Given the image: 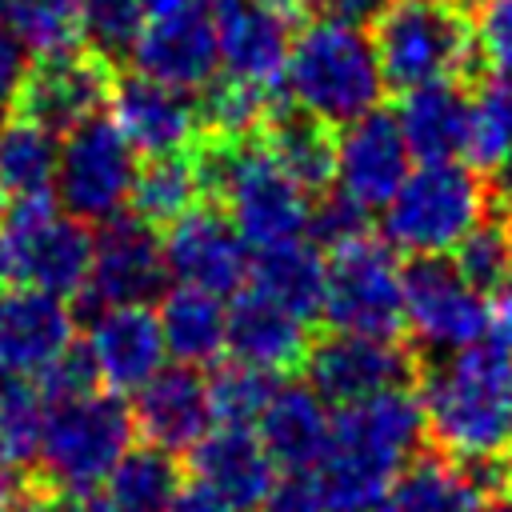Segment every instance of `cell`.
Here are the masks:
<instances>
[{
    "label": "cell",
    "instance_id": "6da1fadb",
    "mask_svg": "<svg viewBox=\"0 0 512 512\" xmlns=\"http://www.w3.org/2000/svg\"><path fill=\"white\" fill-rule=\"evenodd\" d=\"M424 436L448 460L512 456V340L496 328L456 352L416 360Z\"/></svg>",
    "mask_w": 512,
    "mask_h": 512
},
{
    "label": "cell",
    "instance_id": "7a4b0ae2",
    "mask_svg": "<svg viewBox=\"0 0 512 512\" xmlns=\"http://www.w3.org/2000/svg\"><path fill=\"white\" fill-rule=\"evenodd\" d=\"M424 448V412L416 388H388L332 412L328 444L312 480L328 512H376L392 480Z\"/></svg>",
    "mask_w": 512,
    "mask_h": 512
},
{
    "label": "cell",
    "instance_id": "3957f363",
    "mask_svg": "<svg viewBox=\"0 0 512 512\" xmlns=\"http://www.w3.org/2000/svg\"><path fill=\"white\" fill-rule=\"evenodd\" d=\"M204 200L220 204L236 224L244 244L268 248L304 236L312 192H304L264 148L260 132L252 136H200L192 144Z\"/></svg>",
    "mask_w": 512,
    "mask_h": 512
},
{
    "label": "cell",
    "instance_id": "277c9868",
    "mask_svg": "<svg viewBox=\"0 0 512 512\" xmlns=\"http://www.w3.org/2000/svg\"><path fill=\"white\" fill-rule=\"evenodd\" d=\"M280 88L288 96V108L328 128L364 116L384 96L372 36L364 32V24L348 16H312L288 44Z\"/></svg>",
    "mask_w": 512,
    "mask_h": 512
},
{
    "label": "cell",
    "instance_id": "5b68a950",
    "mask_svg": "<svg viewBox=\"0 0 512 512\" xmlns=\"http://www.w3.org/2000/svg\"><path fill=\"white\" fill-rule=\"evenodd\" d=\"M136 444L132 408L108 388H84L44 400L36 440V484L60 500L88 496L112 472V464Z\"/></svg>",
    "mask_w": 512,
    "mask_h": 512
},
{
    "label": "cell",
    "instance_id": "8992f818",
    "mask_svg": "<svg viewBox=\"0 0 512 512\" xmlns=\"http://www.w3.org/2000/svg\"><path fill=\"white\" fill-rule=\"evenodd\" d=\"M488 184L464 160H416L380 208V232L400 256H448L484 216Z\"/></svg>",
    "mask_w": 512,
    "mask_h": 512
},
{
    "label": "cell",
    "instance_id": "52a82bcc",
    "mask_svg": "<svg viewBox=\"0 0 512 512\" xmlns=\"http://www.w3.org/2000/svg\"><path fill=\"white\" fill-rule=\"evenodd\" d=\"M368 36L384 88L396 92L432 80H460L476 64L464 0H384Z\"/></svg>",
    "mask_w": 512,
    "mask_h": 512
},
{
    "label": "cell",
    "instance_id": "ba28073f",
    "mask_svg": "<svg viewBox=\"0 0 512 512\" xmlns=\"http://www.w3.org/2000/svg\"><path fill=\"white\" fill-rule=\"evenodd\" d=\"M92 260V228L48 196L0 204V284H24L72 300Z\"/></svg>",
    "mask_w": 512,
    "mask_h": 512
},
{
    "label": "cell",
    "instance_id": "9c48e42d",
    "mask_svg": "<svg viewBox=\"0 0 512 512\" xmlns=\"http://www.w3.org/2000/svg\"><path fill=\"white\" fill-rule=\"evenodd\" d=\"M400 252L380 236H356L324 252V304L320 320L332 332L396 340L404 328Z\"/></svg>",
    "mask_w": 512,
    "mask_h": 512
},
{
    "label": "cell",
    "instance_id": "30bf717a",
    "mask_svg": "<svg viewBox=\"0 0 512 512\" xmlns=\"http://www.w3.org/2000/svg\"><path fill=\"white\" fill-rule=\"evenodd\" d=\"M136 168H140V152L112 124V116L96 112L60 136L56 176H52L56 208L96 228L128 208Z\"/></svg>",
    "mask_w": 512,
    "mask_h": 512
},
{
    "label": "cell",
    "instance_id": "8fae6325",
    "mask_svg": "<svg viewBox=\"0 0 512 512\" xmlns=\"http://www.w3.org/2000/svg\"><path fill=\"white\" fill-rule=\"evenodd\" d=\"M404 328L416 360L456 352L492 332V296L472 288L452 256H408L400 268Z\"/></svg>",
    "mask_w": 512,
    "mask_h": 512
},
{
    "label": "cell",
    "instance_id": "7c38bea8",
    "mask_svg": "<svg viewBox=\"0 0 512 512\" xmlns=\"http://www.w3.org/2000/svg\"><path fill=\"white\" fill-rule=\"evenodd\" d=\"M168 288L160 232L132 216L128 208L92 232V260L84 288L76 292L84 312L108 308V304H152Z\"/></svg>",
    "mask_w": 512,
    "mask_h": 512
},
{
    "label": "cell",
    "instance_id": "4fadbf2b",
    "mask_svg": "<svg viewBox=\"0 0 512 512\" xmlns=\"http://www.w3.org/2000/svg\"><path fill=\"white\" fill-rule=\"evenodd\" d=\"M300 372L328 408H344L388 388H408L416 380V352L384 336L328 332L308 344Z\"/></svg>",
    "mask_w": 512,
    "mask_h": 512
},
{
    "label": "cell",
    "instance_id": "5bb4252c",
    "mask_svg": "<svg viewBox=\"0 0 512 512\" xmlns=\"http://www.w3.org/2000/svg\"><path fill=\"white\" fill-rule=\"evenodd\" d=\"M160 252H164L168 280L184 288H200L224 300L248 284L252 248L244 244L236 224L224 216V208L212 200H200L176 220H168L160 236Z\"/></svg>",
    "mask_w": 512,
    "mask_h": 512
},
{
    "label": "cell",
    "instance_id": "9a60e30c",
    "mask_svg": "<svg viewBox=\"0 0 512 512\" xmlns=\"http://www.w3.org/2000/svg\"><path fill=\"white\" fill-rule=\"evenodd\" d=\"M128 56L136 72L180 92H200L220 72L216 20L208 0H180L172 8L148 12Z\"/></svg>",
    "mask_w": 512,
    "mask_h": 512
},
{
    "label": "cell",
    "instance_id": "2e32d148",
    "mask_svg": "<svg viewBox=\"0 0 512 512\" xmlns=\"http://www.w3.org/2000/svg\"><path fill=\"white\" fill-rule=\"evenodd\" d=\"M108 88H112V64L92 48L68 44V48L32 56L24 84L16 92V104H20V116L64 136L68 128H76L80 120L96 116L108 104Z\"/></svg>",
    "mask_w": 512,
    "mask_h": 512
},
{
    "label": "cell",
    "instance_id": "e0dca14e",
    "mask_svg": "<svg viewBox=\"0 0 512 512\" xmlns=\"http://www.w3.org/2000/svg\"><path fill=\"white\" fill-rule=\"evenodd\" d=\"M100 388L124 396L168 364V348L152 304H108L88 312L80 340Z\"/></svg>",
    "mask_w": 512,
    "mask_h": 512
},
{
    "label": "cell",
    "instance_id": "ac0fdd59",
    "mask_svg": "<svg viewBox=\"0 0 512 512\" xmlns=\"http://www.w3.org/2000/svg\"><path fill=\"white\" fill-rule=\"evenodd\" d=\"M412 168V152L400 136V124L388 108H368L364 116L340 124L336 132V160H332V188L352 196L356 204L384 208V200L400 188Z\"/></svg>",
    "mask_w": 512,
    "mask_h": 512
},
{
    "label": "cell",
    "instance_id": "d6986e66",
    "mask_svg": "<svg viewBox=\"0 0 512 512\" xmlns=\"http://www.w3.org/2000/svg\"><path fill=\"white\" fill-rule=\"evenodd\" d=\"M108 108H112V124L128 136V144L140 156L184 152L204 136L196 92H180L144 72L112 76Z\"/></svg>",
    "mask_w": 512,
    "mask_h": 512
},
{
    "label": "cell",
    "instance_id": "ffe728a7",
    "mask_svg": "<svg viewBox=\"0 0 512 512\" xmlns=\"http://www.w3.org/2000/svg\"><path fill=\"white\" fill-rule=\"evenodd\" d=\"M76 344V316L64 296L0 284V376L36 380Z\"/></svg>",
    "mask_w": 512,
    "mask_h": 512
},
{
    "label": "cell",
    "instance_id": "44dd1931",
    "mask_svg": "<svg viewBox=\"0 0 512 512\" xmlns=\"http://www.w3.org/2000/svg\"><path fill=\"white\" fill-rule=\"evenodd\" d=\"M208 8L216 20L220 76L280 92L288 44H292L288 16H280L256 0H208Z\"/></svg>",
    "mask_w": 512,
    "mask_h": 512
},
{
    "label": "cell",
    "instance_id": "7402d4cb",
    "mask_svg": "<svg viewBox=\"0 0 512 512\" xmlns=\"http://www.w3.org/2000/svg\"><path fill=\"white\" fill-rule=\"evenodd\" d=\"M132 424L144 444H156L172 456H188V448L212 428L208 380L196 364H164L132 392Z\"/></svg>",
    "mask_w": 512,
    "mask_h": 512
},
{
    "label": "cell",
    "instance_id": "603a6c76",
    "mask_svg": "<svg viewBox=\"0 0 512 512\" xmlns=\"http://www.w3.org/2000/svg\"><path fill=\"white\" fill-rule=\"evenodd\" d=\"M312 344V324L292 316L288 308L272 304L268 296L240 288L236 300L228 304L224 320V352L236 364H248L268 376H292L300 372L304 356Z\"/></svg>",
    "mask_w": 512,
    "mask_h": 512
},
{
    "label": "cell",
    "instance_id": "cb8c5ba5",
    "mask_svg": "<svg viewBox=\"0 0 512 512\" xmlns=\"http://www.w3.org/2000/svg\"><path fill=\"white\" fill-rule=\"evenodd\" d=\"M188 468L192 480L208 484L236 512H252L268 492V484L276 480V464L264 452L256 428H240V424H212L188 448Z\"/></svg>",
    "mask_w": 512,
    "mask_h": 512
},
{
    "label": "cell",
    "instance_id": "d4e9b609",
    "mask_svg": "<svg viewBox=\"0 0 512 512\" xmlns=\"http://www.w3.org/2000/svg\"><path fill=\"white\" fill-rule=\"evenodd\" d=\"M252 428L276 472H312L332 432V408L304 380H276Z\"/></svg>",
    "mask_w": 512,
    "mask_h": 512
},
{
    "label": "cell",
    "instance_id": "484cf974",
    "mask_svg": "<svg viewBox=\"0 0 512 512\" xmlns=\"http://www.w3.org/2000/svg\"><path fill=\"white\" fill-rule=\"evenodd\" d=\"M180 484H184L180 456L156 444H132L100 480V488L64 504L68 512H168Z\"/></svg>",
    "mask_w": 512,
    "mask_h": 512
},
{
    "label": "cell",
    "instance_id": "4316f807",
    "mask_svg": "<svg viewBox=\"0 0 512 512\" xmlns=\"http://www.w3.org/2000/svg\"><path fill=\"white\" fill-rule=\"evenodd\" d=\"M412 160H460L468 132V92L460 80L416 84L392 112Z\"/></svg>",
    "mask_w": 512,
    "mask_h": 512
},
{
    "label": "cell",
    "instance_id": "83f0119b",
    "mask_svg": "<svg viewBox=\"0 0 512 512\" xmlns=\"http://www.w3.org/2000/svg\"><path fill=\"white\" fill-rule=\"evenodd\" d=\"M248 288L316 324L324 304V252L304 236L256 248L248 264Z\"/></svg>",
    "mask_w": 512,
    "mask_h": 512
},
{
    "label": "cell",
    "instance_id": "f1b7e54d",
    "mask_svg": "<svg viewBox=\"0 0 512 512\" xmlns=\"http://www.w3.org/2000/svg\"><path fill=\"white\" fill-rule=\"evenodd\" d=\"M152 312H156V324H160V336H164V348L172 360L212 368L224 356L228 308L220 296L176 284V288L160 292V304Z\"/></svg>",
    "mask_w": 512,
    "mask_h": 512
},
{
    "label": "cell",
    "instance_id": "f546056e",
    "mask_svg": "<svg viewBox=\"0 0 512 512\" xmlns=\"http://www.w3.org/2000/svg\"><path fill=\"white\" fill-rule=\"evenodd\" d=\"M264 148L276 156V164L304 188L324 192L332 188V160H336V132L296 108H272V116L260 128Z\"/></svg>",
    "mask_w": 512,
    "mask_h": 512
},
{
    "label": "cell",
    "instance_id": "4dcf8cb0",
    "mask_svg": "<svg viewBox=\"0 0 512 512\" xmlns=\"http://www.w3.org/2000/svg\"><path fill=\"white\" fill-rule=\"evenodd\" d=\"M484 492L448 456H416L392 480L376 512H480Z\"/></svg>",
    "mask_w": 512,
    "mask_h": 512
},
{
    "label": "cell",
    "instance_id": "1f68e13d",
    "mask_svg": "<svg viewBox=\"0 0 512 512\" xmlns=\"http://www.w3.org/2000/svg\"><path fill=\"white\" fill-rule=\"evenodd\" d=\"M60 136L28 116H12L0 124V200L48 196L56 176Z\"/></svg>",
    "mask_w": 512,
    "mask_h": 512
},
{
    "label": "cell",
    "instance_id": "d6a6232c",
    "mask_svg": "<svg viewBox=\"0 0 512 512\" xmlns=\"http://www.w3.org/2000/svg\"><path fill=\"white\" fill-rule=\"evenodd\" d=\"M204 200V184H200V168L192 148L184 152H164V156H148L136 168V184L128 196V212L140 216L152 228H164L168 220H176L180 212H188L192 204Z\"/></svg>",
    "mask_w": 512,
    "mask_h": 512
},
{
    "label": "cell",
    "instance_id": "836d02e7",
    "mask_svg": "<svg viewBox=\"0 0 512 512\" xmlns=\"http://www.w3.org/2000/svg\"><path fill=\"white\" fill-rule=\"evenodd\" d=\"M512 152V72H492L468 92V132H464V164L488 172Z\"/></svg>",
    "mask_w": 512,
    "mask_h": 512
},
{
    "label": "cell",
    "instance_id": "e575fe53",
    "mask_svg": "<svg viewBox=\"0 0 512 512\" xmlns=\"http://www.w3.org/2000/svg\"><path fill=\"white\" fill-rule=\"evenodd\" d=\"M276 104H280L276 92L240 84V80L220 76V72L196 92L204 136H224V140L228 136H252V132H260Z\"/></svg>",
    "mask_w": 512,
    "mask_h": 512
},
{
    "label": "cell",
    "instance_id": "d590c367",
    "mask_svg": "<svg viewBox=\"0 0 512 512\" xmlns=\"http://www.w3.org/2000/svg\"><path fill=\"white\" fill-rule=\"evenodd\" d=\"M44 420V396L32 380L0 376V464L4 468H32L36 440Z\"/></svg>",
    "mask_w": 512,
    "mask_h": 512
},
{
    "label": "cell",
    "instance_id": "8d00e7d4",
    "mask_svg": "<svg viewBox=\"0 0 512 512\" xmlns=\"http://www.w3.org/2000/svg\"><path fill=\"white\" fill-rule=\"evenodd\" d=\"M448 256H452V264L460 268V276H464L472 288L496 296V292L512 280V248H508L504 216H492V212H488Z\"/></svg>",
    "mask_w": 512,
    "mask_h": 512
},
{
    "label": "cell",
    "instance_id": "74e56055",
    "mask_svg": "<svg viewBox=\"0 0 512 512\" xmlns=\"http://www.w3.org/2000/svg\"><path fill=\"white\" fill-rule=\"evenodd\" d=\"M208 380V408H212V424H240L252 428L264 400L276 388V376L256 372L248 364H212V372H204Z\"/></svg>",
    "mask_w": 512,
    "mask_h": 512
},
{
    "label": "cell",
    "instance_id": "f35d334b",
    "mask_svg": "<svg viewBox=\"0 0 512 512\" xmlns=\"http://www.w3.org/2000/svg\"><path fill=\"white\" fill-rule=\"evenodd\" d=\"M140 24H144L140 0H76V36L108 64L128 56Z\"/></svg>",
    "mask_w": 512,
    "mask_h": 512
},
{
    "label": "cell",
    "instance_id": "ab89813d",
    "mask_svg": "<svg viewBox=\"0 0 512 512\" xmlns=\"http://www.w3.org/2000/svg\"><path fill=\"white\" fill-rule=\"evenodd\" d=\"M12 32L24 40L32 56L76 44V0H12L8 16Z\"/></svg>",
    "mask_w": 512,
    "mask_h": 512
},
{
    "label": "cell",
    "instance_id": "60d3db41",
    "mask_svg": "<svg viewBox=\"0 0 512 512\" xmlns=\"http://www.w3.org/2000/svg\"><path fill=\"white\" fill-rule=\"evenodd\" d=\"M364 232H368V208L364 204H356L340 188H324L312 196L304 240H312L320 252H332V248H340Z\"/></svg>",
    "mask_w": 512,
    "mask_h": 512
},
{
    "label": "cell",
    "instance_id": "b9f144b4",
    "mask_svg": "<svg viewBox=\"0 0 512 512\" xmlns=\"http://www.w3.org/2000/svg\"><path fill=\"white\" fill-rule=\"evenodd\" d=\"M468 20L476 56H484L492 72H512V0H476Z\"/></svg>",
    "mask_w": 512,
    "mask_h": 512
},
{
    "label": "cell",
    "instance_id": "7bdbcfd3",
    "mask_svg": "<svg viewBox=\"0 0 512 512\" xmlns=\"http://www.w3.org/2000/svg\"><path fill=\"white\" fill-rule=\"evenodd\" d=\"M252 512H328L312 472H284L268 484V492L260 496V504Z\"/></svg>",
    "mask_w": 512,
    "mask_h": 512
},
{
    "label": "cell",
    "instance_id": "ee69618b",
    "mask_svg": "<svg viewBox=\"0 0 512 512\" xmlns=\"http://www.w3.org/2000/svg\"><path fill=\"white\" fill-rule=\"evenodd\" d=\"M28 64H32V52H28L24 40L12 32V24L0 16V104H12V100H16Z\"/></svg>",
    "mask_w": 512,
    "mask_h": 512
},
{
    "label": "cell",
    "instance_id": "f6af8a7d",
    "mask_svg": "<svg viewBox=\"0 0 512 512\" xmlns=\"http://www.w3.org/2000/svg\"><path fill=\"white\" fill-rule=\"evenodd\" d=\"M168 512H236V508H232L224 496H216L208 484H200V480H184L180 492L172 496Z\"/></svg>",
    "mask_w": 512,
    "mask_h": 512
},
{
    "label": "cell",
    "instance_id": "bcb514c9",
    "mask_svg": "<svg viewBox=\"0 0 512 512\" xmlns=\"http://www.w3.org/2000/svg\"><path fill=\"white\" fill-rule=\"evenodd\" d=\"M0 512H68V504L60 496H52L48 488L32 484V488H16Z\"/></svg>",
    "mask_w": 512,
    "mask_h": 512
},
{
    "label": "cell",
    "instance_id": "7dc6e473",
    "mask_svg": "<svg viewBox=\"0 0 512 512\" xmlns=\"http://www.w3.org/2000/svg\"><path fill=\"white\" fill-rule=\"evenodd\" d=\"M488 204L500 208V212H512V152L488 168Z\"/></svg>",
    "mask_w": 512,
    "mask_h": 512
},
{
    "label": "cell",
    "instance_id": "c3c4849f",
    "mask_svg": "<svg viewBox=\"0 0 512 512\" xmlns=\"http://www.w3.org/2000/svg\"><path fill=\"white\" fill-rule=\"evenodd\" d=\"M328 8H332L336 16H348V20L364 24V20H372V16L384 8V0H328Z\"/></svg>",
    "mask_w": 512,
    "mask_h": 512
},
{
    "label": "cell",
    "instance_id": "681fc988",
    "mask_svg": "<svg viewBox=\"0 0 512 512\" xmlns=\"http://www.w3.org/2000/svg\"><path fill=\"white\" fill-rule=\"evenodd\" d=\"M16 488H20V472H16V468H4V464H0V508L8 504V496H12Z\"/></svg>",
    "mask_w": 512,
    "mask_h": 512
},
{
    "label": "cell",
    "instance_id": "f907efd6",
    "mask_svg": "<svg viewBox=\"0 0 512 512\" xmlns=\"http://www.w3.org/2000/svg\"><path fill=\"white\" fill-rule=\"evenodd\" d=\"M256 4H264V8H272V12H280V16H292V12L308 8L312 0H256Z\"/></svg>",
    "mask_w": 512,
    "mask_h": 512
},
{
    "label": "cell",
    "instance_id": "816d5d0a",
    "mask_svg": "<svg viewBox=\"0 0 512 512\" xmlns=\"http://www.w3.org/2000/svg\"><path fill=\"white\" fill-rule=\"evenodd\" d=\"M480 512H512V492H504V496H492V500H484V508Z\"/></svg>",
    "mask_w": 512,
    "mask_h": 512
},
{
    "label": "cell",
    "instance_id": "f5cc1de1",
    "mask_svg": "<svg viewBox=\"0 0 512 512\" xmlns=\"http://www.w3.org/2000/svg\"><path fill=\"white\" fill-rule=\"evenodd\" d=\"M8 8H12V0H0V16H8Z\"/></svg>",
    "mask_w": 512,
    "mask_h": 512
},
{
    "label": "cell",
    "instance_id": "db71d44e",
    "mask_svg": "<svg viewBox=\"0 0 512 512\" xmlns=\"http://www.w3.org/2000/svg\"><path fill=\"white\" fill-rule=\"evenodd\" d=\"M508 492H512V480H508Z\"/></svg>",
    "mask_w": 512,
    "mask_h": 512
},
{
    "label": "cell",
    "instance_id": "11a10c76",
    "mask_svg": "<svg viewBox=\"0 0 512 512\" xmlns=\"http://www.w3.org/2000/svg\"><path fill=\"white\" fill-rule=\"evenodd\" d=\"M0 124H4V116H0Z\"/></svg>",
    "mask_w": 512,
    "mask_h": 512
}]
</instances>
